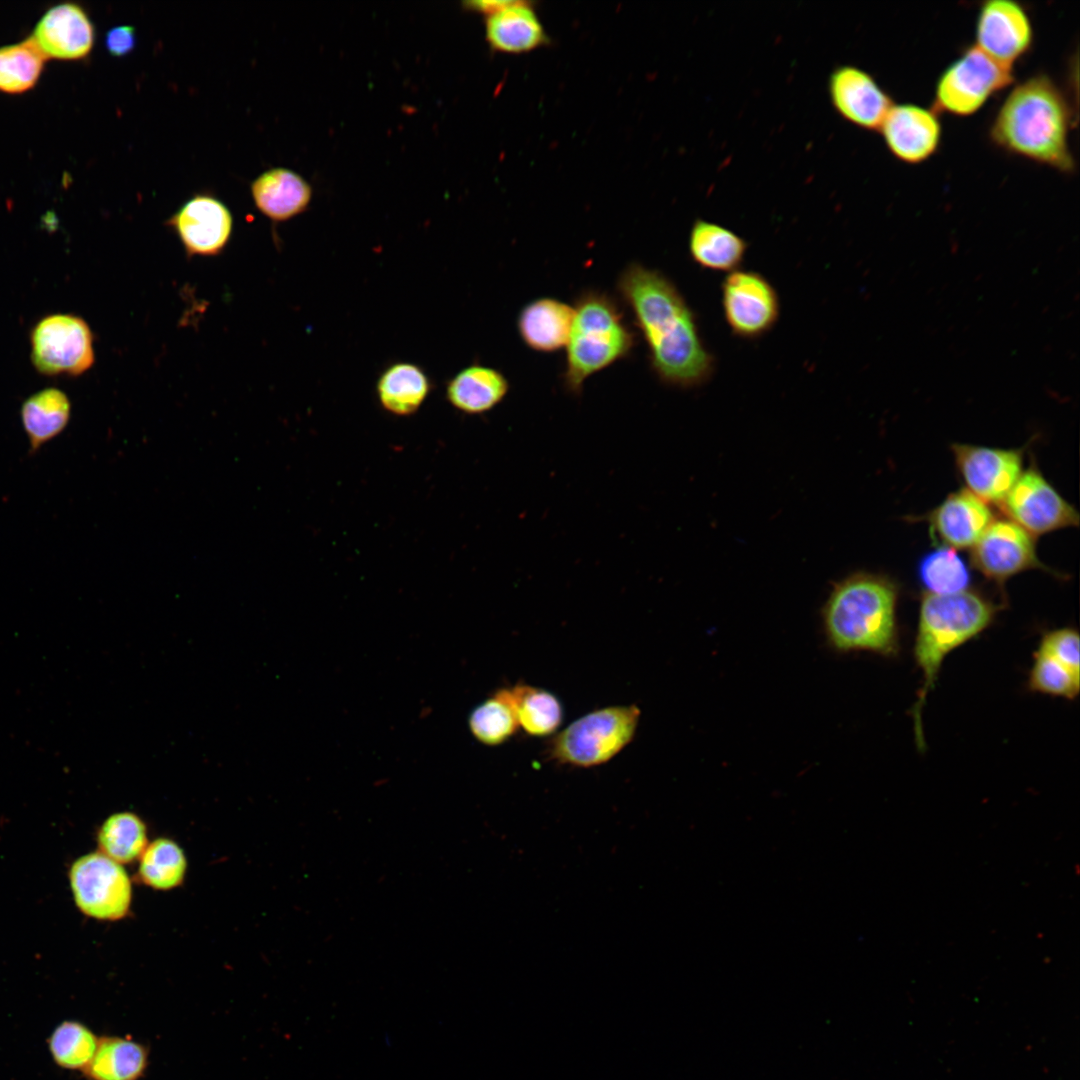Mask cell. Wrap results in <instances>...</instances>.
<instances>
[{"mask_svg":"<svg viewBox=\"0 0 1080 1080\" xmlns=\"http://www.w3.org/2000/svg\"><path fill=\"white\" fill-rule=\"evenodd\" d=\"M485 35L491 48L506 53L527 52L547 41L535 9L526 1H508L486 15Z\"/></svg>","mask_w":1080,"mask_h":1080,"instance_id":"44dd1931","label":"cell"},{"mask_svg":"<svg viewBox=\"0 0 1080 1080\" xmlns=\"http://www.w3.org/2000/svg\"><path fill=\"white\" fill-rule=\"evenodd\" d=\"M149 1064L148 1049L129 1037H99L95 1054L82 1072L87 1080H139Z\"/></svg>","mask_w":1080,"mask_h":1080,"instance_id":"4316f807","label":"cell"},{"mask_svg":"<svg viewBox=\"0 0 1080 1080\" xmlns=\"http://www.w3.org/2000/svg\"><path fill=\"white\" fill-rule=\"evenodd\" d=\"M73 901L85 916L114 921L129 911L132 889L121 864L100 851L75 859L68 870Z\"/></svg>","mask_w":1080,"mask_h":1080,"instance_id":"9c48e42d","label":"cell"},{"mask_svg":"<svg viewBox=\"0 0 1080 1080\" xmlns=\"http://www.w3.org/2000/svg\"><path fill=\"white\" fill-rule=\"evenodd\" d=\"M48 58L78 60L92 50L95 40L93 23L78 4L65 2L48 9L31 35Z\"/></svg>","mask_w":1080,"mask_h":1080,"instance_id":"ac0fdd59","label":"cell"},{"mask_svg":"<svg viewBox=\"0 0 1080 1080\" xmlns=\"http://www.w3.org/2000/svg\"><path fill=\"white\" fill-rule=\"evenodd\" d=\"M721 303L725 321L738 338L754 340L776 325L780 299L772 283L752 270L729 272L721 284Z\"/></svg>","mask_w":1080,"mask_h":1080,"instance_id":"30bf717a","label":"cell"},{"mask_svg":"<svg viewBox=\"0 0 1080 1080\" xmlns=\"http://www.w3.org/2000/svg\"><path fill=\"white\" fill-rule=\"evenodd\" d=\"M99 1037L85 1024L65 1020L48 1037V1050L54 1063L65 1070L83 1072L92 1060Z\"/></svg>","mask_w":1080,"mask_h":1080,"instance_id":"1f68e13d","label":"cell"},{"mask_svg":"<svg viewBox=\"0 0 1080 1080\" xmlns=\"http://www.w3.org/2000/svg\"><path fill=\"white\" fill-rule=\"evenodd\" d=\"M136 45L134 27L130 25H118L108 30L105 37V47L115 57L129 54Z\"/></svg>","mask_w":1080,"mask_h":1080,"instance_id":"8d00e7d4","label":"cell"},{"mask_svg":"<svg viewBox=\"0 0 1080 1080\" xmlns=\"http://www.w3.org/2000/svg\"><path fill=\"white\" fill-rule=\"evenodd\" d=\"M641 711L635 704L590 711L554 734L548 757L562 765L591 768L609 762L634 738Z\"/></svg>","mask_w":1080,"mask_h":1080,"instance_id":"8992f818","label":"cell"},{"mask_svg":"<svg viewBox=\"0 0 1080 1080\" xmlns=\"http://www.w3.org/2000/svg\"><path fill=\"white\" fill-rule=\"evenodd\" d=\"M1000 506L1033 537L1079 525L1077 510L1034 465L1022 472Z\"/></svg>","mask_w":1080,"mask_h":1080,"instance_id":"8fae6325","label":"cell"},{"mask_svg":"<svg viewBox=\"0 0 1080 1080\" xmlns=\"http://www.w3.org/2000/svg\"><path fill=\"white\" fill-rule=\"evenodd\" d=\"M993 520L988 504L967 489L950 493L927 516L934 540L955 550L972 548Z\"/></svg>","mask_w":1080,"mask_h":1080,"instance_id":"d6986e66","label":"cell"},{"mask_svg":"<svg viewBox=\"0 0 1080 1080\" xmlns=\"http://www.w3.org/2000/svg\"><path fill=\"white\" fill-rule=\"evenodd\" d=\"M1013 78L1012 67L993 60L975 45L967 47L939 76L934 110L969 116Z\"/></svg>","mask_w":1080,"mask_h":1080,"instance_id":"52a82bcc","label":"cell"},{"mask_svg":"<svg viewBox=\"0 0 1080 1080\" xmlns=\"http://www.w3.org/2000/svg\"><path fill=\"white\" fill-rule=\"evenodd\" d=\"M747 249V242L723 225L698 218L691 226L689 255L703 269L728 273L737 270Z\"/></svg>","mask_w":1080,"mask_h":1080,"instance_id":"cb8c5ba5","label":"cell"},{"mask_svg":"<svg viewBox=\"0 0 1080 1080\" xmlns=\"http://www.w3.org/2000/svg\"><path fill=\"white\" fill-rule=\"evenodd\" d=\"M572 307L562 382L566 392L579 396L590 376L631 355L636 334L616 300L605 292L584 290Z\"/></svg>","mask_w":1080,"mask_h":1080,"instance_id":"5b68a950","label":"cell"},{"mask_svg":"<svg viewBox=\"0 0 1080 1080\" xmlns=\"http://www.w3.org/2000/svg\"><path fill=\"white\" fill-rule=\"evenodd\" d=\"M616 289L633 314L658 380L679 389L706 384L716 359L676 284L663 272L632 262L619 274Z\"/></svg>","mask_w":1080,"mask_h":1080,"instance_id":"6da1fadb","label":"cell"},{"mask_svg":"<svg viewBox=\"0 0 1080 1080\" xmlns=\"http://www.w3.org/2000/svg\"><path fill=\"white\" fill-rule=\"evenodd\" d=\"M975 46L993 60L1012 67L1033 43L1031 20L1021 4L989 0L978 12Z\"/></svg>","mask_w":1080,"mask_h":1080,"instance_id":"5bb4252c","label":"cell"},{"mask_svg":"<svg viewBox=\"0 0 1080 1080\" xmlns=\"http://www.w3.org/2000/svg\"><path fill=\"white\" fill-rule=\"evenodd\" d=\"M468 728L483 745L507 742L519 729L511 688L497 689L475 706L468 716Z\"/></svg>","mask_w":1080,"mask_h":1080,"instance_id":"83f0119b","label":"cell"},{"mask_svg":"<svg viewBox=\"0 0 1080 1080\" xmlns=\"http://www.w3.org/2000/svg\"><path fill=\"white\" fill-rule=\"evenodd\" d=\"M94 338L88 323L74 314L41 318L30 332L31 362L44 376H79L95 362Z\"/></svg>","mask_w":1080,"mask_h":1080,"instance_id":"ba28073f","label":"cell"},{"mask_svg":"<svg viewBox=\"0 0 1080 1080\" xmlns=\"http://www.w3.org/2000/svg\"><path fill=\"white\" fill-rule=\"evenodd\" d=\"M251 194L262 214L273 221L281 222L307 209L312 198V188L296 172L286 168H273L252 182Z\"/></svg>","mask_w":1080,"mask_h":1080,"instance_id":"7402d4cb","label":"cell"},{"mask_svg":"<svg viewBox=\"0 0 1080 1080\" xmlns=\"http://www.w3.org/2000/svg\"><path fill=\"white\" fill-rule=\"evenodd\" d=\"M573 307L559 299L541 297L524 305L516 326L522 342L531 350L554 353L567 344Z\"/></svg>","mask_w":1080,"mask_h":1080,"instance_id":"ffe728a7","label":"cell"},{"mask_svg":"<svg viewBox=\"0 0 1080 1080\" xmlns=\"http://www.w3.org/2000/svg\"><path fill=\"white\" fill-rule=\"evenodd\" d=\"M139 876L144 884L158 890H169L181 884L186 872V859L181 848L170 839H156L140 856Z\"/></svg>","mask_w":1080,"mask_h":1080,"instance_id":"836d02e7","label":"cell"},{"mask_svg":"<svg viewBox=\"0 0 1080 1080\" xmlns=\"http://www.w3.org/2000/svg\"><path fill=\"white\" fill-rule=\"evenodd\" d=\"M46 60L47 57L31 36L0 47V91L20 94L33 88Z\"/></svg>","mask_w":1080,"mask_h":1080,"instance_id":"4dcf8cb0","label":"cell"},{"mask_svg":"<svg viewBox=\"0 0 1080 1080\" xmlns=\"http://www.w3.org/2000/svg\"><path fill=\"white\" fill-rule=\"evenodd\" d=\"M508 379L499 370L472 364L458 371L446 385L451 406L468 415H480L499 405L508 394Z\"/></svg>","mask_w":1080,"mask_h":1080,"instance_id":"603a6c76","label":"cell"},{"mask_svg":"<svg viewBox=\"0 0 1080 1080\" xmlns=\"http://www.w3.org/2000/svg\"><path fill=\"white\" fill-rule=\"evenodd\" d=\"M96 839L99 851L119 864L139 858L148 845L143 821L131 812L115 813L105 819Z\"/></svg>","mask_w":1080,"mask_h":1080,"instance_id":"f546056e","label":"cell"},{"mask_svg":"<svg viewBox=\"0 0 1080 1080\" xmlns=\"http://www.w3.org/2000/svg\"><path fill=\"white\" fill-rule=\"evenodd\" d=\"M998 609L999 606L984 595L969 589L948 594L926 592L922 596L913 648L922 682L911 712L920 751L925 748L923 706L943 661L952 651L986 630Z\"/></svg>","mask_w":1080,"mask_h":1080,"instance_id":"277c9868","label":"cell"},{"mask_svg":"<svg viewBox=\"0 0 1080 1080\" xmlns=\"http://www.w3.org/2000/svg\"><path fill=\"white\" fill-rule=\"evenodd\" d=\"M71 402L67 394L48 387L31 394L20 409V418L28 439L29 453L60 435L69 423Z\"/></svg>","mask_w":1080,"mask_h":1080,"instance_id":"d4e9b609","label":"cell"},{"mask_svg":"<svg viewBox=\"0 0 1080 1080\" xmlns=\"http://www.w3.org/2000/svg\"><path fill=\"white\" fill-rule=\"evenodd\" d=\"M189 256L218 255L228 243L233 227L229 209L210 195H196L167 221Z\"/></svg>","mask_w":1080,"mask_h":1080,"instance_id":"2e32d148","label":"cell"},{"mask_svg":"<svg viewBox=\"0 0 1080 1080\" xmlns=\"http://www.w3.org/2000/svg\"><path fill=\"white\" fill-rule=\"evenodd\" d=\"M878 130L888 150L910 164L927 160L941 139L936 111L911 103L893 104Z\"/></svg>","mask_w":1080,"mask_h":1080,"instance_id":"e0dca14e","label":"cell"},{"mask_svg":"<svg viewBox=\"0 0 1080 1080\" xmlns=\"http://www.w3.org/2000/svg\"><path fill=\"white\" fill-rule=\"evenodd\" d=\"M519 728L534 737L555 734L563 720V706L551 691L518 682L511 687Z\"/></svg>","mask_w":1080,"mask_h":1080,"instance_id":"f1b7e54d","label":"cell"},{"mask_svg":"<svg viewBox=\"0 0 1080 1080\" xmlns=\"http://www.w3.org/2000/svg\"><path fill=\"white\" fill-rule=\"evenodd\" d=\"M1072 110L1060 87L1036 74L1011 89L997 111L990 138L1007 152L1062 172L1075 168L1069 148Z\"/></svg>","mask_w":1080,"mask_h":1080,"instance_id":"7a4b0ae2","label":"cell"},{"mask_svg":"<svg viewBox=\"0 0 1080 1080\" xmlns=\"http://www.w3.org/2000/svg\"><path fill=\"white\" fill-rule=\"evenodd\" d=\"M1035 537L1010 519L993 520L971 548L973 566L999 586L1031 569L1051 572L1038 558Z\"/></svg>","mask_w":1080,"mask_h":1080,"instance_id":"7c38bea8","label":"cell"},{"mask_svg":"<svg viewBox=\"0 0 1080 1080\" xmlns=\"http://www.w3.org/2000/svg\"><path fill=\"white\" fill-rule=\"evenodd\" d=\"M898 599L897 584L880 574L855 573L837 583L822 615L830 646L838 652L896 656L900 649Z\"/></svg>","mask_w":1080,"mask_h":1080,"instance_id":"3957f363","label":"cell"},{"mask_svg":"<svg viewBox=\"0 0 1080 1080\" xmlns=\"http://www.w3.org/2000/svg\"><path fill=\"white\" fill-rule=\"evenodd\" d=\"M431 391L426 372L412 362H395L378 377L376 395L381 407L395 416H410L423 405Z\"/></svg>","mask_w":1080,"mask_h":1080,"instance_id":"484cf974","label":"cell"},{"mask_svg":"<svg viewBox=\"0 0 1080 1080\" xmlns=\"http://www.w3.org/2000/svg\"><path fill=\"white\" fill-rule=\"evenodd\" d=\"M918 576L928 593L948 594L968 589V565L955 549L938 546L919 562Z\"/></svg>","mask_w":1080,"mask_h":1080,"instance_id":"d6a6232c","label":"cell"},{"mask_svg":"<svg viewBox=\"0 0 1080 1080\" xmlns=\"http://www.w3.org/2000/svg\"><path fill=\"white\" fill-rule=\"evenodd\" d=\"M1079 641L1076 629L1062 627L1046 631L1040 639L1038 649L1080 676Z\"/></svg>","mask_w":1080,"mask_h":1080,"instance_id":"d590c367","label":"cell"},{"mask_svg":"<svg viewBox=\"0 0 1080 1080\" xmlns=\"http://www.w3.org/2000/svg\"><path fill=\"white\" fill-rule=\"evenodd\" d=\"M1028 688L1033 692L1074 700L1079 694L1080 676L1037 649L1028 675Z\"/></svg>","mask_w":1080,"mask_h":1080,"instance_id":"e575fe53","label":"cell"},{"mask_svg":"<svg viewBox=\"0 0 1080 1080\" xmlns=\"http://www.w3.org/2000/svg\"><path fill=\"white\" fill-rule=\"evenodd\" d=\"M956 468L967 490L986 503L1001 504L1023 470L1021 449L955 443Z\"/></svg>","mask_w":1080,"mask_h":1080,"instance_id":"4fadbf2b","label":"cell"},{"mask_svg":"<svg viewBox=\"0 0 1080 1080\" xmlns=\"http://www.w3.org/2000/svg\"><path fill=\"white\" fill-rule=\"evenodd\" d=\"M828 94L836 112L846 121L867 130H878L893 105L888 93L864 69L843 64L828 77Z\"/></svg>","mask_w":1080,"mask_h":1080,"instance_id":"9a60e30c","label":"cell"}]
</instances>
